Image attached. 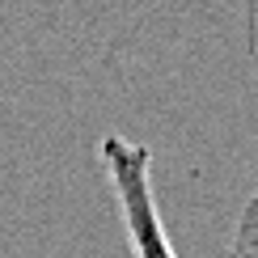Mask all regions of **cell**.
Instances as JSON below:
<instances>
[{"label":"cell","mask_w":258,"mask_h":258,"mask_svg":"<svg viewBox=\"0 0 258 258\" xmlns=\"http://www.w3.org/2000/svg\"><path fill=\"white\" fill-rule=\"evenodd\" d=\"M102 165L114 186V199H119V216L127 224V237H132V254L136 258H178L165 224H161L157 195H153V153L136 140L106 136Z\"/></svg>","instance_id":"1"},{"label":"cell","mask_w":258,"mask_h":258,"mask_svg":"<svg viewBox=\"0 0 258 258\" xmlns=\"http://www.w3.org/2000/svg\"><path fill=\"white\" fill-rule=\"evenodd\" d=\"M229 258H258V203L254 199H245V208H241V216H237Z\"/></svg>","instance_id":"2"}]
</instances>
